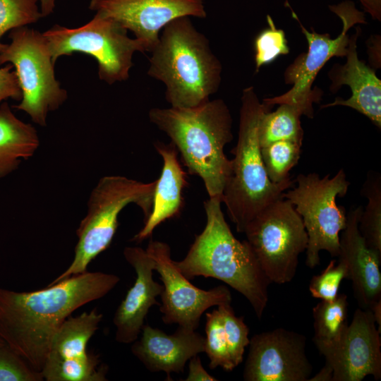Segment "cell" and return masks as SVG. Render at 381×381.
I'll return each instance as SVG.
<instances>
[{
    "label": "cell",
    "mask_w": 381,
    "mask_h": 381,
    "mask_svg": "<svg viewBox=\"0 0 381 381\" xmlns=\"http://www.w3.org/2000/svg\"><path fill=\"white\" fill-rule=\"evenodd\" d=\"M13 68L10 64L0 67V104L8 99L19 101L22 98L21 89Z\"/></svg>",
    "instance_id": "34"
},
{
    "label": "cell",
    "mask_w": 381,
    "mask_h": 381,
    "mask_svg": "<svg viewBox=\"0 0 381 381\" xmlns=\"http://www.w3.org/2000/svg\"><path fill=\"white\" fill-rule=\"evenodd\" d=\"M102 318L96 308L75 317L69 316L56 332L47 358L78 359L87 356L88 342Z\"/></svg>",
    "instance_id": "22"
},
{
    "label": "cell",
    "mask_w": 381,
    "mask_h": 381,
    "mask_svg": "<svg viewBox=\"0 0 381 381\" xmlns=\"http://www.w3.org/2000/svg\"><path fill=\"white\" fill-rule=\"evenodd\" d=\"M107 369L99 355L89 353L78 359L47 358L41 373L47 381H106Z\"/></svg>",
    "instance_id": "24"
},
{
    "label": "cell",
    "mask_w": 381,
    "mask_h": 381,
    "mask_svg": "<svg viewBox=\"0 0 381 381\" xmlns=\"http://www.w3.org/2000/svg\"><path fill=\"white\" fill-rule=\"evenodd\" d=\"M294 181L282 196L301 217L308 238L306 264L314 268L320 264L321 250L332 258L339 254V233L346 227L347 213L336 198L345 196L350 182L343 169L332 178L330 174L321 178L317 173L299 174Z\"/></svg>",
    "instance_id": "7"
},
{
    "label": "cell",
    "mask_w": 381,
    "mask_h": 381,
    "mask_svg": "<svg viewBox=\"0 0 381 381\" xmlns=\"http://www.w3.org/2000/svg\"><path fill=\"white\" fill-rule=\"evenodd\" d=\"M128 30L114 19L96 13L87 23L68 28L55 25L42 32L54 63L74 52L96 59L100 80L111 85L129 78L135 52H146L143 43L128 36Z\"/></svg>",
    "instance_id": "8"
},
{
    "label": "cell",
    "mask_w": 381,
    "mask_h": 381,
    "mask_svg": "<svg viewBox=\"0 0 381 381\" xmlns=\"http://www.w3.org/2000/svg\"><path fill=\"white\" fill-rule=\"evenodd\" d=\"M149 119L171 139L189 174L203 181L209 198L222 199L231 169L224 147L233 140L232 116L222 99L190 108H152Z\"/></svg>",
    "instance_id": "2"
},
{
    "label": "cell",
    "mask_w": 381,
    "mask_h": 381,
    "mask_svg": "<svg viewBox=\"0 0 381 381\" xmlns=\"http://www.w3.org/2000/svg\"><path fill=\"white\" fill-rule=\"evenodd\" d=\"M241 100L238 140L231 151L234 158L222 202L236 231L243 233L249 222L282 198L284 191L294 186L295 181L289 177L280 183L272 182L262 159L259 123L263 113L274 106L260 102L252 86L243 89Z\"/></svg>",
    "instance_id": "5"
},
{
    "label": "cell",
    "mask_w": 381,
    "mask_h": 381,
    "mask_svg": "<svg viewBox=\"0 0 381 381\" xmlns=\"http://www.w3.org/2000/svg\"><path fill=\"white\" fill-rule=\"evenodd\" d=\"M157 180L143 183L123 176L101 178L92 190L86 215L77 230L78 242L69 266L49 284L87 272L90 263L111 244L119 226L120 212L129 204L138 206L149 217Z\"/></svg>",
    "instance_id": "6"
},
{
    "label": "cell",
    "mask_w": 381,
    "mask_h": 381,
    "mask_svg": "<svg viewBox=\"0 0 381 381\" xmlns=\"http://www.w3.org/2000/svg\"><path fill=\"white\" fill-rule=\"evenodd\" d=\"M248 345L244 380L308 381L311 377L303 334L279 327L253 335Z\"/></svg>",
    "instance_id": "14"
},
{
    "label": "cell",
    "mask_w": 381,
    "mask_h": 381,
    "mask_svg": "<svg viewBox=\"0 0 381 381\" xmlns=\"http://www.w3.org/2000/svg\"><path fill=\"white\" fill-rule=\"evenodd\" d=\"M365 11L374 20H381V0H359Z\"/></svg>",
    "instance_id": "36"
},
{
    "label": "cell",
    "mask_w": 381,
    "mask_h": 381,
    "mask_svg": "<svg viewBox=\"0 0 381 381\" xmlns=\"http://www.w3.org/2000/svg\"><path fill=\"white\" fill-rule=\"evenodd\" d=\"M381 332L372 311L358 308L350 324L335 341L315 344L332 370V381H361L371 375L381 378Z\"/></svg>",
    "instance_id": "13"
},
{
    "label": "cell",
    "mask_w": 381,
    "mask_h": 381,
    "mask_svg": "<svg viewBox=\"0 0 381 381\" xmlns=\"http://www.w3.org/2000/svg\"><path fill=\"white\" fill-rule=\"evenodd\" d=\"M333 373L331 368L325 365L314 376L310 377L308 381H332Z\"/></svg>",
    "instance_id": "37"
},
{
    "label": "cell",
    "mask_w": 381,
    "mask_h": 381,
    "mask_svg": "<svg viewBox=\"0 0 381 381\" xmlns=\"http://www.w3.org/2000/svg\"><path fill=\"white\" fill-rule=\"evenodd\" d=\"M145 250L153 260L154 271L158 272L162 282V303L159 306L164 324H177L196 330L206 310L214 306L231 304L232 296L226 286L219 285L203 290L192 284L171 259L167 243L151 239Z\"/></svg>",
    "instance_id": "12"
},
{
    "label": "cell",
    "mask_w": 381,
    "mask_h": 381,
    "mask_svg": "<svg viewBox=\"0 0 381 381\" xmlns=\"http://www.w3.org/2000/svg\"><path fill=\"white\" fill-rule=\"evenodd\" d=\"M348 270L346 264L339 260H332L325 270L312 277L309 284V291L315 298L322 301H332L339 294L341 282L348 279Z\"/></svg>",
    "instance_id": "32"
},
{
    "label": "cell",
    "mask_w": 381,
    "mask_h": 381,
    "mask_svg": "<svg viewBox=\"0 0 381 381\" xmlns=\"http://www.w3.org/2000/svg\"><path fill=\"white\" fill-rule=\"evenodd\" d=\"M217 309L222 315L229 353L236 368L242 363L245 349L250 342L249 328L243 316L235 315L231 304L219 305Z\"/></svg>",
    "instance_id": "30"
},
{
    "label": "cell",
    "mask_w": 381,
    "mask_h": 381,
    "mask_svg": "<svg viewBox=\"0 0 381 381\" xmlns=\"http://www.w3.org/2000/svg\"><path fill=\"white\" fill-rule=\"evenodd\" d=\"M140 333L141 337L132 343V353L151 373H165L167 380H171L172 373H183L190 358L205 352V337L195 330L179 326L168 334L144 325Z\"/></svg>",
    "instance_id": "18"
},
{
    "label": "cell",
    "mask_w": 381,
    "mask_h": 381,
    "mask_svg": "<svg viewBox=\"0 0 381 381\" xmlns=\"http://www.w3.org/2000/svg\"><path fill=\"white\" fill-rule=\"evenodd\" d=\"M357 31L349 37L346 61L344 65L335 66L329 73L332 81L330 90L337 91L343 85H348L351 92L347 99L337 97L329 104L321 106L327 108L334 106L350 107L368 117L373 124L381 128V81L374 70L358 59L357 39L361 32Z\"/></svg>",
    "instance_id": "19"
},
{
    "label": "cell",
    "mask_w": 381,
    "mask_h": 381,
    "mask_svg": "<svg viewBox=\"0 0 381 381\" xmlns=\"http://www.w3.org/2000/svg\"><path fill=\"white\" fill-rule=\"evenodd\" d=\"M123 256L134 269L136 278L117 308L113 323L116 341L128 344L139 337L151 307L160 305L157 297L162 292L163 285L154 280V262L145 250L126 247Z\"/></svg>",
    "instance_id": "16"
},
{
    "label": "cell",
    "mask_w": 381,
    "mask_h": 381,
    "mask_svg": "<svg viewBox=\"0 0 381 381\" xmlns=\"http://www.w3.org/2000/svg\"><path fill=\"white\" fill-rule=\"evenodd\" d=\"M329 8L343 23L342 30L335 38L327 33L308 31L292 11L293 17L298 21L307 40L308 50L298 56L285 71V83L293 87L281 95L263 99V102L272 106L281 104L298 105L305 110L306 116L313 117V104L319 102L322 95L318 89H312L318 72L332 57L346 56L350 37L348 31L356 24L366 23L363 13L356 9L351 1L332 6Z\"/></svg>",
    "instance_id": "11"
},
{
    "label": "cell",
    "mask_w": 381,
    "mask_h": 381,
    "mask_svg": "<svg viewBox=\"0 0 381 381\" xmlns=\"http://www.w3.org/2000/svg\"><path fill=\"white\" fill-rule=\"evenodd\" d=\"M205 0H90L89 8L109 17L140 40L146 52L157 44L160 30L182 16L205 18Z\"/></svg>",
    "instance_id": "15"
},
{
    "label": "cell",
    "mask_w": 381,
    "mask_h": 381,
    "mask_svg": "<svg viewBox=\"0 0 381 381\" xmlns=\"http://www.w3.org/2000/svg\"><path fill=\"white\" fill-rule=\"evenodd\" d=\"M41 372L29 364L7 344L0 346V381H42Z\"/></svg>",
    "instance_id": "33"
},
{
    "label": "cell",
    "mask_w": 381,
    "mask_h": 381,
    "mask_svg": "<svg viewBox=\"0 0 381 381\" xmlns=\"http://www.w3.org/2000/svg\"><path fill=\"white\" fill-rule=\"evenodd\" d=\"M368 199L363 210L358 229L368 246L381 254V175L370 171L361 188Z\"/></svg>",
    "instance_id": "26"
},
{
    "label": "cell",
    "mask_w": 381,
    "mask_h": 381,
    "mask_svg": "<svg viewBox=\"0 0 381 381\" xmlns=\"http://www.w3.org/2000/svg\"><path fill=\"white\" fill-rule=\"evenodd\" d=\"M302 143L293 140H279L260 147L267 175L275 183L289 176L290 171L298 164Z\"/></svg>",
    "instance_id": "27"
},
{
    "label": "cell",
    "mask_w": 381,
    "mask_h": 381,
    "mask_svg": "<svg viewBox=\"0 0 381 381\" xmlns=\"http://www.w3.org/2000/svg\"><path fill=\"white\" fill-rule=\"evenodd\" d=\"M40 145L36 129L20 120L6 102L0 105V179L32 157Z\"/></svg>",
    "instance_id": "21"
},
{
    "label": "cell",
    "mask_w": 381,
    "mask_h": 381,
    "mask_svg": "<svg viewBox=\"0 0 381 381\" xmlns=\"http://www.w3.org/2000/svg\"><path fill=\"white\" fill-rule=\"evenodd\" d=\"M119 281L116 274L87 271L33 291L0 288V336L41 372L62 323L78 308L105 296Z\"/></svg>",
    "instance_id": "1"
},
{
    "label": "cell",
    "mask_w": 381,
    "mask_h": 381,
    "mask_svg": "<svg viewBox=\"0 0 381 381\" xmlns=\"http://www.w3.org/2000/svg\"><path fill=\"white\" fill-rule=\"evenodd\" d=\"M56 0H40V8L42 17L50 15L55 8Z\"/></svg>",
    "instance_id": "38"
},
{
    "label": "cell",
    "mask_w": 381,
    "mask_h": 381,
    "mask_svg": "<svg viewBox=\"0 0 381 381\" xmlns=\"http://www.w3.org/2000/svg\"><path fill=\"white\" fill-rule=\"evenodd\" d=\"M314 344H327L337 340L347 327L348 300L345 294L332 301H322L313 308Z\"/></svg>",
    "instance_id": "25"
},
{
    "label": "cell",
    "mask_w": 381,
    "mask_h": 381,
    "mask_svg": "<svg viewBox=\"0 0 381 381\" xmlns=\"http://www.w3.org/2000/svg\"><path fill=\"white\" fill-rule=\"evenodd\" d=\"M269 27L255 38V63L256 72L264 65L269 64L280 55L289 53V47L283 30L276 28L270 16H267Z\"/></svg>",
    "instance_id": "31"
},
{
    "label": "cell",
    "mask_w": 381,
    "mask_h": 381,
    "mask_svg": "<svg viewBox=\"0 0 381 381\" xmlns=\"http://www.w3.org/2000/svg\"><path fill=\"white\" fill-rule=\"evenodd\" d=\"M220 198L204 202L206 224L185 258L174 261L189 280L195 277L219 279L242 294L260 320L268 302L271 284L247 240H238L222 210Z\"/></svg>",
    "instance_id": "3"
},
{
    "label": "cell",
    "mask_w": 381,
    "mask_h": 381,
    "mask_svg": "<svg viewBox=\"0 0 381 381\" xmlns=\"http://www.w3.org/2000/svg\"><path fill=\"white\" fill-rule=\"evenodd\" d=\"M151 52L147 74L164 83L171 107H197L219 88L222 64L188 16L168 23Z\"/></svg>",
    "instance_id": "4"
},
{
    "label": "cell",
    "mask_w": 381,
    "mask_h": 381,
    "mask_svg": "<svg viewBox=\"0 0 381 381\" xmlns=\"http://www.w3.org/2000/svg\"><path fill=\"white\" fill-rule=\"evenodd\" d=\"M155 147L163 160L161 175L157 179L154 202L149 217L132 241L140 243L152 236L155 229L167 219L178 216L183 207V190L187 186L186 173L172 143L156 142Z\"/></svg>",
    "instance_id": "20"
},
{
    "label": "cell",
    "mask_w": 381,
    "mask_h": 381,
    "mask_svg": "<svg viewBox=\"0 0 381 381\" xmlns=\"http://www.w3.org/2000/svg\"><path fill=\"white\" fill-rule=\"evenodd\" d=\"M38 3L40 0H0V52L6 44L1 41L6 32L42 18Z\"/></svg>",
    "instance_id": "29"
},
{
    "label": "cell",
    "mask_w": 381,
    "mask_h": 381,
    "mask_svg": "<svg viewBox=\"0 0 381 381\" xmlns=\"http://www.w3.org/2000/svg\"><path fill=\"white\" fill-rule=\"evenodd\" d=\"M188 373L185 381H217L216 377L209 374L203 368L198 354L189 359Z\"/></svg>",
    "instance_id": "35"
},
{
    "label": "cell",
    "mask_w": 381,
    "mask_h": 381,
    "mask_svg": "<svg viewBox=\"0 0 381 381\" xmlns=\"http://www.w3.org/2000/svg\"><path fill=\"white\" fill-rule=\"evenodd\" d=\"M243 233L270 283L291 282L308 241L291 202L282 197L274 201L249 222Z\"/></svg>",
    "instance_id": "10"
},
{
    "label": "cell",
    "mask_w": 381,
    "mask_h": 381,
    "mask_svg": "<svg viewBox=\"0 0 381 381\" xmlns=\"http://www.w3.org/2000/svg\"><path fill=\"white\" fill-rule=\"evenodd\" d=\"M205 316V352L210 360L209 368L213 370L221 367L226 371H232L236 367L229 353L222 315L217 308Z\"/></svg>",
    "instance_id": "28"
},
{
    "label": "cell",
    "mask_w": 381,
    "mask_h": 381,
    "mask_svg": "<svg viewBox=\"0 0 381 381\" xmlns=\"http://www.w3.org/2000/svg\"><path fill=\"white\" fill-rule=\"evenodd\" d=\"M274 111L262 115L258 128L260 147L279 140H293L303 143L304 132L301 116L305 110L298 105L281 104Z\"/></svg>",
    "instance_id": "23"
},
{
    "label": "cell",
    "mask_w": 381,
    "mask_h": 381,
    "mask_svg": "<svg viewBox=\"0 0 381 381\" xmlns=\"http://www.w3.org/2000/svg\"><path fill=\"white\" fill-rule=\"evenodd\" d=\"M8 37L11 42L0 52V66L8 63L15 68L22 98L13 107L45 126L48 114L67 98L66 90L56 79L47 40L42 33L27 26L11 30Z\"/></svg>",
    "instance_id": "9"
},
{
    "label": "cell",
    "mask_w": 381,
    "mask_h": 381,
    "mask_svg": "<svg viewBox=\"0 0 381 381\" xmlns=\"http://www.w3.org/2000/svg\"><path fill=\"white\" fill-rule=\"evenodd\" d=\"M363 207L352 208L346 214V227L339 236V260L348 270L353 295L358 306L370 310L381 301V254L371 249L358 229Z\"/></svg>",
    "instance_id": "17"
},
{
    "label": "cell",
    "mask_w": 381,
    "mask_h": 381,
    "mask_svg": "<svg viewBox=\"0 0 381 381\" xmlns=\"http://www.w3.org/2000/svg\"><path fill=\"white\" fill-rule=\"evenodd\" d=\"M6 344L4 340L2 339V337L0 336V346Z\"/></svg>",
    "instance_id": "39"
}]
</instances>
